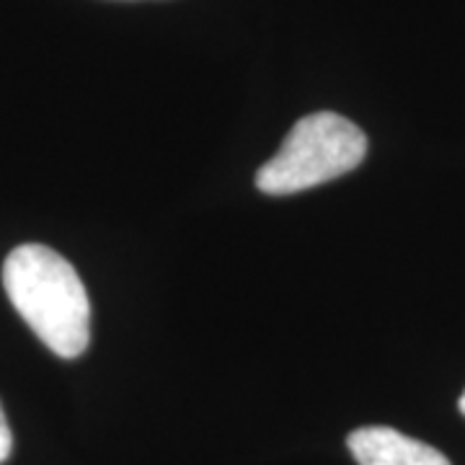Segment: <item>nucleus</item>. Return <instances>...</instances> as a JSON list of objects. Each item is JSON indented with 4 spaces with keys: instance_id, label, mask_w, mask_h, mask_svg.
Wrapping results in <instances>:
<instances>
[{
    "instance_id": "obj_4",
    "label": "nucleus",
    "mask_w": 465,
    "mask_h": 465,
    "mask_svg": "<svg viewBox=\"0 0 465 465\" xmlns=\"http://www.w3.org/2000/svg\"><path fill=\"white\" fill-rule=\"evenodd\" d=\"M11 448H14V434H11L8 419H5V414H3V406H0V463H3V460H8Z\"/></svg>"
},
{
    "instance_id": "obj_5",
    "label": "nucleus",
    "mask_w": 465,
    "mask_h": 465,
    "mask_svg": "<svg viewBox=\"0 0 465 465\" xmlns=\"http://www.w3.org/2000/svg\"><path fill=\"white\" fill-rule=\"evenodd\" d=\"M460 411H463V414H465V393H463V396H460Z\"/></svg>"
},
{
    "instance_id": "obj_2",
    "label": "nucleus",
    "mask_w": 465,
    "mask_h": 465,
    "mask_svg": "<svg viewBox=\"0 0 465 465\" xmlns=\"http://www.w3.org/2000/svg\"><path fill=\"white\" fill-rule=\"evenodd\" d=\"M365 153V133L347 116L308 114L290 130L277 155L259 168L256 186L272 197L298 194L354 171Z\"/></svg>"
},
{
    "instance_id": "obj_3",
    "label": "nucleus",
    "mask_w": 465,
    "mask_h": 465,
    "mask_svg": "<svg viewBox=\"0 0 465 465\" xmlns=\"http://www.w3.org/2000/svg\"><path fill=\"white\" fill-rule=\"evenodd\" d=\"M347 445L360 465H450L440 450L391 427L354 430L347 437Z\"/></svg>"
},
{
    "instance_id": "obj_1",
    "label": "nucleus",
    "mask_w": 465,
    "mask_h": 465,
    "mask_svg": "<svg viewBox=\"0 0 465 465\" xmlns=\"http://www.w3.org/2000/svg\"><path fill=\"white\" fill-rule=\"evenodd\" d=\"M3 287L47 349L65 360L84 354L91 341V302L65 256L42 243H24L3 264Z\"/></svg>"
}]
</instances>
